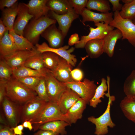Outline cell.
Returning <instances> with one entry per match:
<instances>
[{"label": "cell", "mask_w": 135, "mask_h": 135, "mask_svg": "<svg viewBox=\"0 0 135 135\" xmlns=\"http://www.w3.org/2000/svg\"><path fill=\"white\" fill-rule=\"evenodd\" d=\"M0 135H17L14 132L12 128L9 126L1 124L0 127Z\"/></svg>", "instance_id": "obj_42"}, {"label": "cell", "mask_w": 135, "mask_h": 135, "mask_svg": "<svg viewBox=\"0 0 135 135\" xmlns=\"http://www.w3.org/2000/svg\"><path fill=\"white\" fill-rule=\"evenodd\" d=\"M24 127L28 128L30 131L33 130V127L32 123L30 120H27L24 121L22 124Z\"/></svg>", "instance_id": "obj_49"}, {"label": "cell", "mask_w": 135, "mask_h": 135, "mask_svg": "<svg viewBox=\"0 0 135 135\" xmlns=\"http://www.w3.org/2000/svg\"><path fill=\"white\" fill-rule=\"evenodd\" d=\"M18 1L17 0H0V9L2 10L5 8H10L18 2Z\"/></svg>", "instance_id": "obj_41"}, {"label": "cell", "mask_w": 135, "mask_h": 135, "mask_svg": "<svg viewBox=\"0 0 135 135\" xmlns=\"http://www.w3.org/2000/svg\"><path fill=\"white\" fill-rule=\"evenodd\" d=\"M134 99H135V98H134Z\"/></svg>", "instance_id": "obj_52"}, {"label": "cell", "mask_w": 135, "mask_h": 135, "mask_svg": "<svg viewBox=\"0 0 135 135\" xmlns=\"http://www.w3.org/2000/svg\"><path fill=\"white\" fill-rule=\"evenodd\" d=\"M120 106L126 118L135 124V100L126 96L121 101Z\"/></svg>", "instance_id": "obj_25"}, {"label": "cell", "mask_w": 135, "mask_h": 135, "mask_svg": "<svg viewBox=\"0 0 135 135\" xmlns=\"http://www.w3.org/2000/svg\"><path fill=\"white\" fill-rule=\"evenodd\" d=\"M120 0H109L108 1L112 6V10L114 12L121 10L123 5L120 3Z\"/></svg>", "instance_id": "obj_44"}, {"label": "cell", "mask_w": 135, "mask_h": 135, "mask_svg": "<svg viewBox=\"0 0 135 135\" xmlns=\"http://www.w3.org/2000/svg\"><path fill=\"white\" fill-rule=\"evenodd\" d=\"M116 11L113 14V19L109 24L119 30L122 33V40L127 39L133 46L135 47V24L132 20L124 19Z\"/></svg>", "instance_id": "obj_5"}, {"label": "cell", "mask_w": 135, "mask_h": 135, "mask_svg": "<svg viewBox=\"0 0 135 135\" xmlns=\"http://www.w3.org/2000/svg\"><path fill=\"white\" fill-rule=\"evenodd\" d=\"M56 22L48 15L38 19L33 18L25 27L23 36L34 45H36L38 44L40 36L45 30Z\"/></svg>", "instance_id": "obj_2"}, {"label": "cell", "mask_w": 135, "mask_h": 135, "mask_svg": "<svg viewBox=\"0 0 135 135\" xmlns=\"http://www.w3.org/2000/svg\"><path fill=\"white\" fill-rule=\"evenodd\" d=\"M8 30L7 28L4 24L2 20L0 19V40L3 36L5 32Z\"/></svg>", "instance_id": "obj_48"}, {"label": "cell", "mask_w": 135, "mask_h": 135, "mask_svg": "<svg viewBox=\"0 0 135 135\" xmlns=\"http://www.w3.org/2000/svg\"><path fill=\"white\" fill-rule=\"evenodd\" d=\"M72 66L65 59L60 57L59 63L53 70H50L60 81L64 83L74 81L71 74Z\"/></svg>", "instance_id": "obj_16"}, {"label": "cell", "mask_w": 135, "mask_h": 135, "mask_svg": "<svg viewBox=\"0 0 135 135\" xmlns=\"http://www.w3.org/2000/svg\"><path fill=\"white\" fill-rule=\"evenodd\" d=\"M84 48L90 58H98L104 52L103 40L95 39L90 40L86 43Z\"/></svg>", "instance_id": "obj_24"}, {"label": "cell", "mask_w": 135, "mask_h": 135, "mask_svg": "<svg viewBox=\"0 0 135 135\" xmlns=\"http://www.w3.org/2000/svg\"><path fill=\"white\" fill-rule=\"evenodd\" d=\"M86 7L89 10H96L103 13L109 12L111 10L110 2L107 0H88Z\"/></svg>", "instance_id": "obj_33"}, {"label": "cell", "mask_w": 135, "mask_h": 135, "mask_svg": "<svg viewBox=\"0 0 135 135\" xmlns=\"http://www.w3.org/2000/svg\"><path fill=\"white\" fill-rule=\"evenodd\" d=\"M17 50H31L36 48L35 46L23 36L16 34L14 30L9 31Z\"/></svg>", "instance_id": "obj_28"}, {"label": "cell", "mask_w": 135, "mask_h": 135, "mask_svg": "<svg viewBox=\"0 0 135 135\" xmlns=\"http://www.w3.org/2000/svg\"><path fill=\"white\" fill-rule=\"evenodd\" d=\"M37 50L40 53L50 52L56 53L60 57L65 59L72 66H74L77 62V59L74 55L71 53L75 49V48L72 47L69 49V46L65 45L58 48L50 47L45 42L41 44H37L35 45Z\"/></svg>", "instance_id": "obj_11"}, {"label": "cell", "mask_w": 135, "mask_h": 135, "mask_svg": "<svg viewBox=\"0 0 135 135\" xmlns=\"http://www.w3.org/2000/svg\"><path fill=\"white\" fill-rule=\"evenodd\" d=\"M50 11V14L52 18L57 22L59 29L61 31L65 38L67 35L72 22L78 18L79 15L75 12L71 6L68 12L64 14L59 15L53 11Z\"/></svg>", "instance_id": "obj_13"}, {"label": "cell", "mask_w": 135, "mask_h": 135, "mask_svg": "<svg viewBox=\"0 0 135 135\" xmlns=\"http://www.w3.org/2000/svg\"><path fill=\"white\" fill-rule=\"evenodd\" d=\"M47 102L38 96L28 101L20 106V122H31L40 113Z\"/></svg>", "instance_id": "obj_6"}, {"label": "cell", "mask_w": 135, "mask_h": 135, "mask_svg": "<svg viewBox=\"0 0 135 135\" xmlns=\"http://www.w3.org/2000/svg\"><path fill=\"white\" fill-rule=\"evenodd\" d=\"M66 86L76 93L89 104L94 96L97 86L93 80L86 78L83 81H75L64 83Z\"/></svg>", "instance_id": "obj_7"}, {"label": "cell", "mask_w": 135, "mask_h": 135, "mask_svg": "<svg viewBox=\"0 0 135 135\" xmlns=\"http://www.w3.org/2000/svg\"><path fill=\"white\" fill-rule=\"evenodd\" d=\"M46 4L50 10L61 15L66 14L71 6L67 0H48Z\"/></svg>", "instance_id": "obj_29"}, {"label": "cell", "mask_w": 135, "mask_h": 135, "mask_svg": "<svg viewBox=\"0 0 135 135\" xmlns=\"http://www.w3.org/2000/svg\"><path fill=\"white\" fill-rule=\"evenodd\" d=\"M80 15L82 18V22L92 21L94 24L103 22L109 25L113 20V14L112 12L98 13L91 11L84 8L82 10Z\"/></svg>", "instance_id": "obj_17"}, {"label": "cell", "mask_w": 135, "mask_h": 135, "mask_svg": "<svg viewBox=\"0 0 135 135\" xmlns=\"http://www.w3.org/2000/svg\"><path fill=\"white\" fill-rule=\"evenodd\" d=\"M18 2L11 7L5 8L2 10L0 19L9 31L13 30L14 25L18 14Z\"/></svg>", "instance_id": "obj_23"}, {"label": "cell", "mask_w": 135, "mask_h": 135, "mask_svg": "<svg viewBox=\"0 0 135 135\" xmlns=\"http://www.w3.org/2000/svg\"><path fill=\"white\" fill-rule=\"evenodd\" d=\"M24 128V127L22 124L17 125L15 127L12 128L15 134L17 135H23L24 133L23 132V131Z\"/></svg>", "instance_id": "obj_47"}, {"label": "cell", "mask_w": 135, "mask_h": 135, "mask_svg": "<svg viewBox=\"0 0 135 135\" xmlns=\"http://www.w3.org/2000/svg\"><path fill=\"white\" fill-rule=\"evenodd\" d=\"M34 91L40 98L48 102H50L47 94L46 82L44 76L42 77L35 88Z\"/></svg>", "instance_id": "obj_37"}, {"label": "cell", "mask_w": 135, "mask_h": 135, "mask_svg": "<svg viewBox=\"0 0 135 135\" xmlns=\"http://www.w3.org/2000/svg\"><path fill=\"white\" fill-rule=\"evenodd\" d=\"M55 24L48 27L41 36L48 41L50 47L58 48L62 46L64 38L61 31L57 28Z\"/></svg>", "instance_id": "obj_14"}, {"label": "cell", "mask_w": 135, "mask_h": 135, "mask_svg": "<svg viewBox=\"0 0 135 135\" xmlns=\"http://www.w3.org/2000/svg\"><path fill=\"white\" fill-rule=\"evenodd\" d=\"M80 40L78 34L74 33L72 34L69 38L68 44L69 46H72L78 43Z\"/></svg>", "instance_id": "obj_45"}, {"label": "cell", "mask_w": 135, "mask_h": 135, "mask_svg": "<svg viewBox=\"0 0 135 135\" xmlns=\"http://www.w3.org/2000/svg\"><path fill=\"white\" fill-rule=\"evenodd\" d=\"M41 53L45 67L50 70H54L59 63L60 56L54 53L50 52Z\"/></svg>", "instance_id": "obj_32"}, {"label": "cell", "mask_w": 135, "mask_h": 135, "mask_svg": "<svg viewBox=\"0 0 135 135\" xmlns=\"http://www.w3.org/2000/svg\"><path fill=\"white\" fill-rule=\"evenodd\" d=\"M48 0H30L26 5L29 13L38 19L48 15L50 11L46 5Z\"/></svg>", "instance_id": "obj_20"}, {"label": "cell", "mask_w": 135, "mask_h": 135, "mask_svg": "<svg viewBox=\"0 0 135 135\" xmlns=\"http://www.w3.org/2000/svg\"><path fill=\"white\" fill-rule=\"evenodd\" d=\"M68 126H70L65 121L54 120L41 125L39 127V130H49L58 133L60 135H66L67 134L66 128Z\"/></svg>", "instance_id": "obj_26"}, {"label": "cell", "mask_w": 135, "mask_h": 135, "mask_svg": "<svg viewBox=\"0 0 135 135\" xmlns=\"http://www.w3.org/2000/svg\"><path fill=\"white\" fill-rule=\"evenodd\" d=\"M80 98L76 93L68 87L57 103L61 112L65 114Z\"/></svg>", "instance_id": "obj_18"}, {"label": "cell", "mask_w": 135, "mask_h": 135, "mask_svg": "<svg viewBox=\"0 0 135 135\" xmlns=\"http://www.w3.org/2000/svg\"><path fill=\"white\" fill-rule=\"evenodd\" d=\"M1 106L8 126L13 128L18 125L20 122L21 105L14 102L6 96Z\"/></svg>", "instance_id": "obj_9"}, {"label": "cell", "mask_w": 135, "mask_h": 135, "mask_svg": "<svg viewBox=\"0 0 135 135\" xmlns=\"http://www.w3.org/2000/svg\"><path fill=\"white\" fill-rule=\"evenodd\" d=\"M17 50L12 37L8 30L0 40V58L9 56Z\"/></svg>", "instance_id": "obj_22"}, {"label": "cell", "mask_w": 135, "mask_h": 135, "mask_svg": "<svg viewBox=\"0 0 135 135\" xmlns=\"http://www.w3.org/2000/svg\"><path fill=\"white\" fill-rule=\"evenodd\" d=\"M24 66L40 72L44 76L48 70L44 66L42 53L38 52L36 54L28 59Z\"/></svg>", "instance_id": "obj_27"}, {"label": "cell", "mask_w": 135, "mask_h": 135, "mask_svg": "<svg viewBox=\"0 0 135 135\" xmlns=\"http://www.w3.org/2000/svg\"><path fill=\"white\" fill-rule=\"evenodd\" d=\"M94 25L96 28H94L90 26V32L86 36H81L79 42L75 44V48H84L86 43L92 39H102L114 28L103 22L94 24Z\"/></svg>", "instance_id": "obj_10"}, {"label": "cell", "mask_w": 135, "mask_h": 135, "mask_svg": "<svg viewBox=\"0 0 135 135\" xmlns=\"http://www.w3.org/2000/svg\"><path fill=\"white\" fill-rule=\"evenodd\" d=\"M122 32L118 29L113 30L102 39L104 42V52L110 57H112L114 54L115 46L117 40L122 39Z\"/></svg>", "instance_id": "obj_21"}, {"label": "cell", "mask_w": 135, "mask_h": 135, "mask_svg": "<svg viewBox=\"0 0 135 135\" xmlns=\"http://www.w3.org/2000/svg\"><path fill=\"white\" fill-rule=\"evenodd\" d=\"M13 69L4 59L0 61V80L8 81L12 78Z\"/></svg>", "instance_id": "obj_36"}, {"label": "cell", "mask_w": 135, "mask_h": 135, "mask_svg": "<svg viewBox=\"0 0 135 135\" xmlns=\"http://www.w3.org/2000/svg\"><path fill=\"white\" fill-rule=\"evenodd\" d=\"M42 77L30 76L16 79L28 88L34 91Z\"/></svg>", "instance_id": "obj_38"}, {"label": "cell", "mask_w": 135, "mask_h": 135, "mask_svg": "<svg viewBox=\"0 0 135 135\" xmlns=\"http://www.w3.org/2000/svg\"><path fill=\"white\" fill-rule=\"evenodd\" d=\"M6 81L0 80V104L1 105L6 96L5 85Z\"/></svg>", "instance_id": "obj_43"}, {"label": "cell", "mask_w": 135, "mask_h": 135, "mask_svg": "<svg viewBox=\"0 0 135 135\" xmlns=\"http://www.w3.org/2000/svg\"><path fill=\"white\" fill-rule=\"evenodd\" d=\"M107 80L104 78L101 79V84L97 87L94 96L89 102L90 106L94 108H96L97 106L102 102L100 98H104L105 92L108 89Z\"/></svg>", "instance_id": "obj_30"}, {"label": "cell", "mask_w": 135, "mask_h": 135, "mask_svg": "<svg viewBox=\"0 0 135 135\" xmlns=\"http://www.w3.org/2000/svg\"><path fill=\"white\" fill-rule=\"evenodd\" d=\"M13 77L16 79L30 76L42 77L44 75L40 72L24 65L13 69Z\"/></svg>", "instance_id": "obj_31"}, {"label": "cell", "mask_w": 135, "mask_h": 135, "mask_svg": "<svg viewBox=\"0 0 135 135\" xmlns=\"http://www.w3.org/2000/svg\"><path fill=\"white\" fill-rule=\"evenodd\" d=\"M87 104L86 101L80 98L65 114L67 122L70 126L82 118L83 113Z\"/></svg>", "instance_id": "obj_19"}, {"label": "cell", "mask_w": 135, "mask_h": 135, "mask_svg": "<svg viewBox=\"0 0 135 135\" xmlns=\"http://www.w3.org/2000/svg\"><path fill=\"white\" fill-rule=\"evenodd\" d=\"M36 49L31 50H17L10 55L2 58L14 69L24 65L30 58L36 54Z\"/></svg>", "instance_id": "obj_15"}, {"label": "cell", "mask_w": 135, "mask_h": 135, "mask_svg": "<svg viewBox=\"0 0 135 135\" xmlns=\"http://www.w3.org/2000/svg\"><path fill=\"white\" fill-rule=\"evenodd\" d=\"M132 22L133 23L135 24V17L134 19L132 20Z\"/></svg>", "instance_id": "obj_51"}, {"label": "cell", "mask_w": 135, "mask_h": 135, "mask_svg": "<svg viewBox=\"0 0 135 135\" xmlns=\"http://www.w3.org/2000/svg\"><path fill=\"white\" fill-rule=\"evenodd\" d=\"M106 96L108 98L106 110L102 115L98 118L91 116L88 118V120L95 126L94 134L96 135H105L108 132V127L114 128L116 124L112 121L110 114V107L113 101L115 99L114 96H110V92Z\"/></svg>", "instance_id": "obj_4"}, {"label": "cell", "mask_w": 135, "mask_h": 135, "mask_svg": "<svg viewBox=\"0 0 135 135\" xmlns=\"http://www.w3.org/2000/svg\"><path fill=\"white\" fill-rule=\"evenodd\" d=\"M88 0H68L70 5L75 12L78 15H80L83 9L86 7Z\"/></svg>", "instance_id": "obj_39"}, {"label": "cell", "mask_w": 135, "mask_h": 135, "mask_svg": "<svg viewBox=\"0 0 135 135\" xmlns=\"http://www.w3.org/2000/svg\"><path fill=\"white\" fill-rule=\"evenodd\" d=\"M17 16L14 25L13 29L17 34L23 36L25 27L29 21L33 18L34 16L29 13L26 4L21 2L18 4Z\"/></svg>", "instance_id": "obj_12"}, {"label": "cell", "mask_w": 135, "mask_h": 135, "mask_svg": "<svg viewBox=\"0 0 135 135\" xmlns=\"http://www.w3.org/2000/svg\"><path fill=\"white\" fill-rule=\"evenodd\" d=\"M33 135H60L58 134L53 131L45 130H39Z\"/></svg>", "instance_id": "obj_46"}, {"label": "cell", "mask_w": 135, "mask_h": 135, "mask_svg": "<svg viewBox=\"0 0 135 135\" xmlns=\"http://www.w3.org/2000/svg\"><path fill=\"white\" fill-rule=\"evenodd\" d=\"M56 120H63L67 122L65 114L61 112L57 102H48L37 116L31 121L32 130L34 132L36 131L41 125Z\"/></svg>", "instance_id": "obj_3"}, {"label": "cell", "mask_w": 135, "mask_h": 135, "mask_svg": "<svg viewBox=\"0 0 135 135\" xmlns=\"http://www.w3.org/2000/svg\"><path fill=\"white\" fill-rule=\"evenodd\" d=\"M119 14L123 18L132 20L135 17V0L123 5Z\"/></svg>", "instance_id": "obj_35"}, {"label": "cell", "mask_w": 135, "mask_h": 135, "mask_svg": "<svg viewBox=\"0 0 135 135\" xmlns=\"http://www.w3.org/2000/svg\"><path fill=\"white\" fill-rule=\"evenodd\" d=\"M123 90L126 96L132 98H135V70L132 71L125 80Z\"/></svg>", "instance_id": "obj_34"}, {"label": "cell", "mask_w": 135, "mask_h": 135, "mask_svg": "<svg viewBox=\"0 0 135 135\" xmlns=\"http://www.w3.org/2000/svg\"><path fill=\"white\" fill-rule=\"evenodd\" d=\"M44 76L49 101L57 102L62 94L68 87L64 83L58 80L49 70Z\"/></svg>", "instance_id": "obj_8"}, {"label": "cell", "mask_w": 135, "mask_h": 135, "mask_svg": "<svg viewBox=\"0 0 135 135\" xmlns=\"http://www.w3.org/2000/svg\"><path fill=\"white\" fill-rule=\"evenodd\" d=\"M132 0H122L121 1L125 4L130 3L132 2Z\"/></svg>", "instance_id": "obj_50"}, {"label": "cell", "mask_w": 135, "mask_h": 135, "mask_svg": "<svg viewBox=\"0 0 135 135\" xmlns=\"http://www.w3.org/2000/svg\"><path fill=\"white\" fill-rule=\"evenodd\" d=\"M72 78L74 81H80L83 78L84 75L83 72L80 69L75 68L71 72Z\"/></svg>", "instance_id": "obj_40"}, {"label": "cell", "mask_w": 135, "mask_h": 135, "mask_svg": "<svg viewBox=\"0 0 135 135\" xmlns=\"http://www.w3.org/2000/svg\"><path fill=\"white\" fill-rule=\"evenodd\" d=\"M5 87L6 96L20 105L37 96L34 91L28 88L13 77L7 82Z\"/></svg>", "instance_id": "obj_1"}]
</instances>
